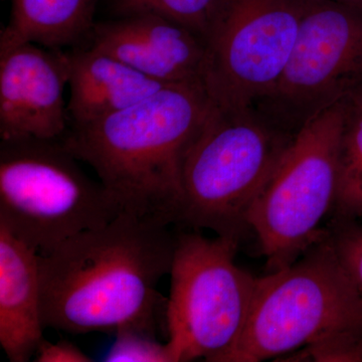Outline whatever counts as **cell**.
<instances>
[{
    "label": "cell",
    "instance_id": "1",
    "mask_svg": "<svg viewBox=\"0 0 362 362\" xmlns=\"http://www.w3.org/2000/svg\"><path fill=\"white\" fill-rule=\"evenodd\" d=\"M169 226L122 213L39 254L44 327L156 337L168 304L158 284L170 273L177 240Z\"/></svg>",
    "mask_w": 362,
    "mask_h": 362
},
{
    "label": "cell",
    "instance_id": "2",
    "mask_svg": "<svg viewBox=\"0 0 362 362\" xmlns=\"http://www.w3.org/2000/svg\"><path fill=\"white\" fill-rule=\"evenodd\" d=\"M213 106L202 82L168 84L125 110L71 125L62 140L122 213L177 225L183 162Z\"/></svg>",
    "mask_w": 362,
    "mask_h": 362
},
{
    "label": "cell",
    "instance_id": "3",
    "mask_svg": "<svg viewBox=\"0 0 362 362\" xmlns=\"http://www.w3.org/2000/svg\"><path fill=\"white\" fill-rule=\"evenodd\" d=\"M293 135L252 108L214 105L183 162L177 225L206 228L240 245L251 232L252 207Z\"/></svg>",
    "mask_w": 362,
    "mask_h": 362
},
{
    "label": "cell",
    "instance_id": "4",
    "mask_svg": "<svg viewBox=\"0 0 362 362\" xmlns=\"http://www.w3.org/2000/svg\"><path fill=\"white\" fill-rule=\"evenodd\" d=\"M362 101L345 98L299 126L249 216L269 273L291 265L325 238L337 204L343 130Z\"/></svg>",
    "mask_w": 362,
    "mask_h": 362
},
{
    "label": "cell",
    "instance_id": "5",
    "mask_svg": "<svg viewBox=\"0 0 362 362\" xmlns=\"http://www.w3.org/2000/svg\"><path fill=\"white\" fill-rule=\"evenodd\" d=\"M342 334H362V301L325 238L258 278L246 326L218 362H259Z\"/></svg>",
    "mask_w": 362,
    "mask_h": 362
},
{
    "label": "cell",
    "instance_id": "6",
    "mask_svg": "<svg viewBox=\"0 0 362 362\" xmlns=\"http://www.w3.org/2000/svg\"><path fill=\"white\" fill-rule=\"evenodd\" d=\"M61 139L0 143V223L39 254L122 214Z\"/></svg>",
    "mask_w": 362,
    "mask_h": 362
},
{
    "label": "cell",
    "instance_id": "7",
    "mask_svg": "<svg viewBox=\"0 0 362 362\" xmlns=\"http://www.w3.org/2000/svg\"><path fill=\"white\" fill-rule=\"evenodd\" d=\"M238 247L195 230L177 233L165 319L175 362H218L242 335L258 278L235 264Z\"/></svg>",
    "mask_w": 362,
    "mask_h": 362
},
{
    "label": "cell",
    "instance_id": "8",
    "mask_svg": "<svg viewBox=\"0 0 362 362\" xmlns=\"http://www.w3.org/2000/svg\"><path fill=\"white\" fill-rule=\"evenodd\" d=\"M307 0H223L206 40L202 84L214 106L252 108L280 82Z\"/></svg>",
    "mask_w": 362,
    "mask_h": 362
},
{
    "label": "cell",
    "instance_id": "9",
    "mask_svg": "<svg viewBox=\"0 0 362 362\" xmlns=\"http://www.w3.org/2000/svg\"><path fill=\"white\" fill-rule=\"evenodd\" d=\"M362 95V11L307 0L289 62L269 100L309 116Z\"/></svg>",
    "mask_w": 362,
    "mask_h": 362
},
{
    "label": "cell",
    "instance_id": "10",
    "mask_svg": "<svg viewBox=\"0 0 362 362\" xmlns=\"http://www.w3.org/2000/svg\"><path fill=\"white\" fill-rule=\"evenodd\" d=\"M66 52L0 39V138L61 139L70 121Z\"/></svg>",
    "mask_w": 362,
    "mask_h": 362
},
{
    "label": "cell",
    "instance_id": "11",
    "mask_svg": "<svg viewBox=\"0 0 362 362\" xmlns=\"http://www.w3.org/2000/svg\"><path fill=\"white\" fill-rule=\"evenodd\" d=\"M85 45L162 84L202 83L204 40L156 14H131L96 23Z\"/></svg>",
    "mask_w": 362,
    "mask_h": 362
},
{
    "label": "cell",
    "instance_id": "12",
    "mask_svg": "<svg viewBox=\"0 0 362 362\" xmlns=\"http://www.w3.org/2000/svg\"><path fill=\"white\" fill-rule=\"evenodd\" d=\"M39 252L0 223V344L9 361H30L44 324Z\"/></svg>",
    "mask_w": 362,
    "mask_h": 362
},
{
    "label": "cell",
    "instance_id": "13",
    "mask_svg": "<svg viewBox=\"0 0 362 362\" xmlns=\"http://www.w3.org/2000/svg\"><path fill=\"white\" fill-rule=\"evenodd\" d=\"M71 125H83L139 103L163 86L110 54L84 45L66 52Z\"/></svg>",
    "mask_w": 362,
    "mask_h": 362
},
{
    "label": "cell",
    "instance_id": "14",
    "mask_svg": "<svg viewBox=\"0 0 362 362\" xmlns=\"http://www.w3.org/2000/svg\"><path fill=\"white\" fill-rule=\"evenodd\" d=\"M97 0H11V18L0 39L51 49L80 47L94 28Z\"/></svg>",
    "mask_w": 362,
    "mask_h": 362
},
{
    "label": "cell",
    "instance_id": "15",
    "mask_svg": "<svg viewBox=\"0 0 362 362\" xmlns=\"http://www.w3.org/2000/svg\"><path fill=\"white\" fill-rule=\"evenodd\" d=\"M362 218V101L343 130L339 149V181L332 218Z\"/></svg>",
    "mask_w": 362,
    "mask_h": 362
},
{
    "label": "cell",
    "instance_id": "16",
    "mask_svg": "<svg viewBox=\"0 0 362 362\" xmlns=\"http://www.w3.org/2000/svg\"><path fill=\"white\" fill-rule=\"evenodd\" d=\"M223 0H111L116 16L151 13L180 23L206 42Z\"/></svg>",
    "mask_w": 362,
    "mask_h": 362
},
{
    "label": "cell",
    "instance_id": "17",
    "mask_svg": "<svg viewBox=\"0 0 362 362\" xmlns=\"http://www.w3.org/2000/svg\"><path fill=\"white\" fill-rule=\"evenodd\" d=\"M326 228L327 240L362 301V225L332 218Z\"/></svg>",
    "mask_w": 362,
    "mask_h": 362
},
{
    "label": "cell",
    "instance_id": "18",
    "mask_svg": "<svg viewBox=\"0 0 362 362\" xmlns=\"http://www.w3.org/2000/svg\"><path fill=\"white\" fill-rule=\"evenodd\" d=\"M115 335L105 361L175 362L168 343L157 341L154 335L137 330H123Z\"/></svg>",
    "mask_w": 362,
    "mask_h": 362
},
{
    "label": "cell",
    "instance_id": "19",
    "mask_svg": "<svg viewBox=\"0 0 362 362\" xmlns=\"http://www.w3.org/2000/svg\"><path fill=\"white\" fill-rule=\"evenodd\" d=\"M285 361L362 362V334H342L289 354Z\"/></svg>",
    "mask_w": 362,
    "mask_h": 362
},
{
    "label": "cell",
    "instance_id": "20",
    "mask_svg": "<svg viewBox=\"0 0 362 362\" xmlns=\"http://www.w3.org/2000/svg\"><path fill=\"white\" fill-rule=\"evenodd\" d=\"M37 362H92L94 359L70 342L52 343L42 338L35 351Z\"/></svg>",
    "mask_w": 362,
    "mask_h": 362
},
{
    "label": "cell",
    "instance_id": "21",
    "mask_svg": "<svg viewBox=\"0 0 362 362\" xmlns=\"http://www.w3.org/2000/svg\"><path fill=\"white\" fill-rule=\"evenodd\" d=\"M309 1H331L337 2V4H344V6L354 7L362 11V0H309Z\"/></svg>",
    "mask_w": 362,
    "mask_h": 362
}]
</instances>
